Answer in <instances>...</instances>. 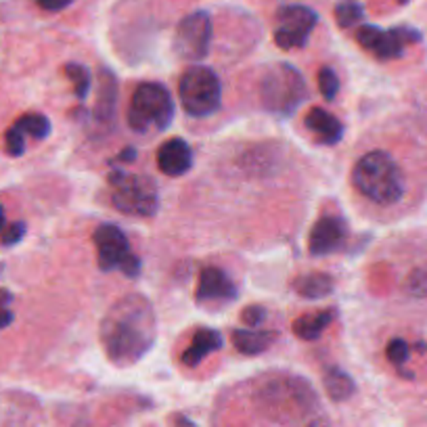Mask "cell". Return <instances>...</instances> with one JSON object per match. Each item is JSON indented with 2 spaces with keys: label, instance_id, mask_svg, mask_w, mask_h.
I'll list each match as a JSON object with an SVG mask.
<instances>
[{
  "label": "cell",
  "instance_id": "obj_1",
  "mask_svg": "<svg viewBox=\"0 0 427 427\" xmlns=\"http://www.w3.org/2000/svg\"><path fill=\"white\" fill-rule=\"evenodd\" d=\"M101 346L118 366L136 365L153 348L157 318L153 304L140 294H128L109 306L99 325Z\"/></svg>",
  "mask_w": 427,
  "mask_h": 427
},
{
  "label": "cell",
  "instance_id": "obj_2",
  "mask_svg": "<svg viewBox=\"0 0 427 427\" xmlns=\"http://www.w3.org/2000/svg\"><path fill=\"white\" fill-rule=\"evenodd\" d=\"M352 183L368 201L381 208L398 203L404 195V176L396 160L381 149L365 153L352 168Z\"/></svg>",
  "mask_w": 427,
  "mask_h": 427
},
{
  "label": "cell",
  "instance_id": "obj_3",
  "mask_svg": "<svg viewBox=\"0 0 427 427\" xmlns=\"http://www.w3.org/2000/svg\"><path fill=\"white\" fill-rule=\"evenodd\" d=\"M258 409L268 419H296L314 413L318 407L316 392L300 377H275L266 379L255 392Z\"/></svg>",
  "mask_w": 427,
  "mask_h": 427
},
{
  "label": "cell",
  "instance_id": "obj_4",
  "mask_svg": "<svg viewBox=\"0 0 427 427\" xmlns=\"http://www.w3.org/2000/svg\"><path fill=\"white\" fill-rule=\"evenodd\" d=\"M304 76L291 63H275L260 80V101L268 114L291 116L306 101Z\"/></svg>",
  "mask_w": 427,
  "mask_h": 427
},
{
  "label": "cell",
  "instance_id": "obj_5",
  "mask_svg": "<svg viewBox=\"0 0 427 427\" xmlns=\"http://www.w3.org/2000/svg\"><path fill=\"white\" fill-rule=\"evenodd\" d=\"M174 120V101L168 88L160 82H143L134 88L128 105V126L136 134L151 128L162 132Z\"/></svg>",
  "mask_w": 427,
  "mask_h": 427
},
{
  "label": "cell",
  "instance_id": "obj_6",
  "mask_svg": "<svg viewBox=\"0 0 427 427\" xmlns=\"http://www.w3.org/2000/svg\"><path fill=\"white\" fill-rule=\"evenodd\" d=\"M112 188V203L126 216L151 218L160 210V191L153 179L130 174L120 168H114L107 176Z\"/></svg>",
  "mask_w": 427,
  "mask_h": 427
},
{
  "label": "cell",
  "instance_id": "obj_7",
  "mask_svg": "<svg viewBox=\"0 0 427 427\" xmlns=\"http://www.w3.org/2000/svg\"><path fill=\"white\" fill-rule=\"evenodd\" d=\"M179 97L184 114L191 118H208L220 109L222 84L212 67L193 63L179 80Z\"/></svg>",
  "mask_w": 427,
  "mask_h": 427
},
{
  "label": "cell",
  "instance_id": "obj_8",
  "mask_svg": "<svg viewBox=\"0 0 427 427\" xmlns=\"http://www.w3.org/2000/svg\"><path fill=\"white\" fill-rule=\"evenodd\" d=\"M92 241L97 245L99 268L109 272L114 268L122 270L126 277L136 279L143 270L140 258L130 251L128 237L118 224H101L92 233Z\"/></svg>",
  "mask_w": 427,
  "mask_h": 427
},
{
  "label": "cell",
  "instance_id": "obj_9",
  "mask_svg": "<svg viewBox=\"0 0 427 427\" xmlns=\"http://www.w3.org/2000/svg\"><path fill=\"white\" fill-rule=\"evenodd\" d=\"M212 34H214L212 17L205 11H195L186 15L176 25L174 40H172V49L176 57L191 63L203 61L210 53Z\"/></svg>",
  "mask_w": 427,
  "mask_h": 427
},
{
  "label": "cell",
  "instance_id": "obj_10",
  "mask_svg": "<svg viewBox=\"0 0 427 427\" xmlns=\"http://www.w3.org/2000/svg\"><path fill=\"white\" fill-rule=\"evenodd\" d=\"M275 42L283 51L304 49L316 28L318 15L304 4H283L275 17Z\"/></svg>",
  "mask_w": 427,
  "mask_h": 427
},
{
  "label": "cell",
  "instance_id": "obj_11",
  "mask_svg": "<svg viewBox=\"0 0 427 427\" xmlns=\"http://www.w3.org/2000/svg\"><path fill=\"white\" fill-rule=\"evenodd\" d=\"M356 42L379 61H392L402 57L407 44L421 42V34L413 28L381 30L377 25H361L356 30Z\"/></svg>",
  "mask_w": 427,
  "mask_h": 427
},
{
  "label": "cell",
  "instance_id": "obj_12",
  "mask_svg": "<svg viewBox=\"0 0 427 427\" xmlns=\"http://www.w3.org/2000/svg\"><path fill=\"white\" fill-rule=\"evenodd\" d=\"M348 222L342 216H323L314 222L310 237H308V247L310 253L320 258V255H329L333 251H337L339 247H344L348 239Z\"/></svg>",
  "mask_w": 427,
  "mask_h": 427
},
{
  "label": "cell",
  "instance_id": "obj_13",
  "mask_svg": "<svg viewBox=\"0 0 427 427\" xmlns=\"http://www.w3.org/2000/svg\"><path fill=\"white\" fill-rule=\"evenodd\" d=\"M239 296L233 279L218 266H208L199 275V285L195 289V298L199 304H229Z\"/></svg>",
  "mask_w": 427,
  "mask_h": 427
},
{
  "label": "cell",
  "instance_id": "obj_14",
  "mask_svg": "<svg viewBox=\"0 0 427 427\" xmlns=\"http://www.w3.org/2000/svg\"><path fill=\"white\" fill-rule=\"evenodd\" d=\"M157 168L162 174L176 179L193 168V149L184 138H168L157 149Z\"/></svg>",
  "mask_w": 427,
  "mask_h": 427
},
{
  "label": "cell",
  "instance_id": "obj_15",
  "mask_svg": "<svg viewBox=\"0 0 427 427\" xmlns=\"http://www.w3.org/2000/svg\"><path fill=\"white\" fill-rule=\"evenodd\" d=\"M116 105H118V78L112 69L103 67L99 71V88H97V103H95V120L101 128H107L114 124Z\"/></svg>",
  "mask_w": 427,
  "mask_h": 427
},
{
  "label": "cell",
  "instance_id": "obj_16",
  "mask_svg": "<svg viewBox=\"0 0 427 427\" xmlns=\"http://www.w3.org/2000/svg\"><path fill=\"white\" fill-rule=\"evenodd\" d=\"M222 346H224V337H222L220 331L210 329V327H201V329L195 331V335H193L188 348L183 352L181 361L186 366L201 365L210 354L218 352Z\"/></svg>",
  "mask_w": 427,
  "mask_h": 427
},
{
  "label": "cell",
  "instance_id": "obj_17",
  "mask_svg": "<svg viewBox=\"0 0 427 427\" xmlns=\"http://www.w3.org/2000/svg\"><path fill=\"white\" fill-rule=\"evenodd\" d=\"M306 128L316 136L320 145H337L344 138V124L339 122L333 114H329L323 107H312L306 114Z\"/></svg>",
  "mask_w": 427,
  "mask_h": 427
},
{
  "label": "cell",
  "instance_id": "obj_18",
  "mask_svg": "<svg viewBox=\"0 0 427 427\" xmlns=\"http://www.w3.org/2000/svg\"><path fill=\"white\" fill-rule=\"evenodd\" d=\"M279 333L275 329H266V331H258V329H235L231 333V342L233 346L245 354V356H258L262 352H266L275 342H277Z\"/></svg>",
  "mask_w": 427,
  "mask_h": 427
},
{
  "label": "cell",
  "instance_id": "obj_19",
  "mask_svg": "<svg viewBox=\"0 0 427 427\" xmlns=\"http://www.w3.org/2000/svg\"><path fill=\"white\" fill-rule=\"evenodd\" d=\"M337 318V310L335 308H327V310H316V312H308L304 316L294 320V333L304 339V342H314L323 335V331Z\"/></svg>",
  "mask_w": 427,
  "mask_h": 427
},
{
  "label": "cell",
  "instance_id": "obj_20",
  "mask_svg": "<svg viewBox=\"0 0 427 427\" xmlns=\"http://www.w3.org/2000/svg\"><path fill=\"white\" fill-rule=\"evenodd\" d=\"M291 287L304 300H323L333 294L335 281L327 272H308V275H300L298 279H294Z\"/></svg>",
  "mask_w": 427,
  "mask_h": 427
},
{
  "label": "cell",
  "instance_id": "obj_21",
  "mask_svg": "<svg viewBox=\"0 0 427 427\" xmlns=\"http://www.w3.org/2000/svg\"><path fill=\"white\" fill-rule=\"evenodd\" d=\"M323 385H325V390H327V394H329V398L333 402H344V400L352 398L354 392H356L354 379L346 371H342L339 366H327L325 368Z\"/></svg>",
  "mask_w": 427,
  "mask_h": 427
},
{
  "label": "cell",
  "instance_id": "obj_22",
  "mask_svg": "<svg viewBox=\"0 0 427 427\" xmlns=\"http://www.w3.org/2000/svg\"><path fill=\"white\" fill-rule=\"evenodd\" d=\"M63 71H65L67 80H69L71 86H73V95H76V99H78V101H84V99L88 97V92H90V82H92L88 67L82 65V63L69 61L65 63Z\"/></svg>",
  "mask_w": 427,
  "mask_h": 427
},
{
  "label": "cell",
  "instance_id": "obj_23",
  "mask_svg": "<svg viewBox=\"0 0 427 427\" xmlns=\"http://www.w3.org/2000/svg\"><path fill=\"white\" fill-rule=\"evenodd\" d=\"M13 126L25 136H32L36 140H44L51 134V120L42 114H25Z\"/></svg>",
  "mask_w": 427,
  "mask_h": 427
},
{
  "label": "cell",
  "instance_id": "obj_24",
  "mask_svg": "<svg viewBox=\"0 0 427 427\" xmlns=\"http://www.w3.org/2000/svg\"><path fill=\"white\" fill-rule=\"evenodd\" d=\"M365 19V6L359 0H342L335 6V21L339 28L348 30Z\"/></svg>",
  "mask_w": 427,
  "mask_h": 427
},
{
  "label": "cell",
  "instance_id": "obj_25",
  "mask_svg": "<svg viewBox=\"0 0 427 427\" xmlns=\"http://www.w3.org/2000/svg\"><path fill=\"white\" fill-rule=\"evenodd\" d=\"M316 82H318V90L327 101H333L339 92V80L337 73L331 67H320L316 73Z\"/></svg>",
  "mask_w": 427,
  "mask_h": 427
},
{
  "label": "cell",
  "instance_id": "obj_26",
  "mask_svg": "<svg viewBox=\"0 0 427 427\" xmlns=\"http://www.w3.org/2000/svg\"><path fill=\"white\" fill-rule=\"evenodd\" d=\"M407 294L417 300H427V268H415L407 277Z\"/></svg>",
  "mask_w": 427,
  "mask_h": 427
},
{
  "label": "cell",
  "instance_id": "obj_27",
  "mask_svg": "<svg viewBox=\"0 0 427 427\" xmlns=\"http://www.w3.org/2000/svg\"><path fill=\"white\" fill-rule=\"evenodd\" d=\"M385 356H387V361H390L392 365L400 368V366L409 361L411 348H409V344H407L402 337H394V339H390V344H387V348H385Z\"/></svg>",
  "mask_w": 427,
  "mask_h": 427
},
{
  "label": "cell",
  "instance_id": "obj_28",
  "mask_svg": "<svg viewBox=\"0 0 427 427\" xmlns=\"http://www.w3.org/2000/svg\"><path fill=\"white\" fill-rule=\"evenodd\" d=\"M4 149L11 157H19L25 153V134L19 132L15 126H11L4 134Z\"/></svg>",
  "mask_w": 427,
  "mask_h": 427
},
{
  "label": "cell",
  "instance_id": "obj_29",
  "mask_svg": "<svg viewBox=\"0 0 427 427\" xmlns=\"http://www.w3.org/2000/svg\"><path fill=\"white\" fill-rule=\"evenodd\" d=\"M241 320L247 325V329H255V327H260L266 320V310L258 304L247 306V308H243V312H241Z\"/></svg>",
  "mask_w": 427,
  "mask_h": 427
},
{
  "label": "cell",
  "instance_id": "obj_30",
  "mask_svg": "<svg viewBox=\"0 0 427 427\" xmlns=\"http://www.w3.org/2000/svg\"><path fill=\"white\" fill-rule=\"evenodd\" d=\"M25 237V222H13L2 231V245L13 247Z\"/></svg>",
  "mask_w": 427,
  "mask_h": 427
},
{
  "label": "cell",
  "instance_id": "obj_31",
  "mask_svg": "<svg viewBox=\"0 0 427 427\" xmlns=\"http://www.w3.org/2000/svg\"><path fill=\"white\" fill-rule=\"evenodd\" d=\"M73 0H36V4L49 13H57V11H63L71 4Z\"/></svg>",
  "mask_w": 427,
  "mask_h": 427
},
{
  "label": "cell",
  "instance_id": "obj_32",
  "mask_svg": "<svg viewBox=\"0 0 427 427\" xmlns=\"http://www.w3.org/2000/svg\"><path fill=\"white\" fill-rule=\"evenodd\" d=\"M136 160V149L134 147H126L122 153L116 157V164H130Z\"/></svg>",
  "mask_w": 427,
  "mask_h": 427
},
{
  "label": "cell",
  "instance_id": "obj_33",
  "mask_svg": "<svg viewBox=\"0 0 427 427\" xmlns=\"http://www.w3.org/2000/svg\"><path fill=\"white\" fill-rule=\"evenodd\" d=\"M13 318H15V314L8 310V308H4V310H0V329H4V327H8L11 323H13Z\"/></svg>",
  "mask_w": 427,
  "mask_h": 427
},
{
  "label": "cell",
  "instance_id": "obj_34",
  "mask_svg": "<svg viewBox=\"0 0 427 427\" xmlns=\"http://www.w3.org/2000/svg\"><path fill=\"white\" fill-rule=\"evenodd\" d=\"M174 427H197L188 417H184V415H176L174 417Z\"/></svg>",
  "mask_w": 427,
  "mask_h": 427
},
{
  "label": "cell",
  "instance_id": "obj_35",
  "mask_svg": "<svg viewBox=\"0 0 427 427\" xmlns=\"http://www.w3.org/2000/svg\"><path fill=\"white\" fill-rule=\"evenodd\" d=\"M13 302V298H11V294L8 291H4V289H0V310H4L6 306Z\"/></svg>",
  "mask_w": 427,
  "mask_h": 427
},
{
  "label": "cell",
  "instance_id": "obj_36",
  "mask_svg": "<svg viewBox=\"0 0 427 427\" xmlns=\"http://www.w3.org/2000/svg\"><path fill=\"white\" fill-rule=\"evenodd\" d=\"M306 427H329V421H327L325 417H316V419H312Z\"/></svg>",
  "mask_w": 427,
  "mask_h": 427
},
{
  "label": "cell",
  "instance_id": "obj_37",
  "mask_svg": "<svg viewBox=\"0 0 427 427\" xmlns=\"http://www.w3.org/2000/svg\"><path fill=\"white\" fill-rule=\"evenodd\" d=\"M4 224H6V216H4V208L0 205V233L4 231Z\"/></svg>",
  "mask_w": 427,
  "mask_h": 427
},
{
  "label": "cell",
  "instance_id": "obj_38",
  "mask_svg": "<svg viewBox=\"0 0 427 427\" xmlns=\"http://www.w3.org/2000/svg\"><path fill=\"white\" fill-rule=\"evenodd\" d=\"M400 4H407V2H411V0H398Z\"/></svg>",
  "mask_w": 427,
  "mask_h": 427
}]
</instances>
